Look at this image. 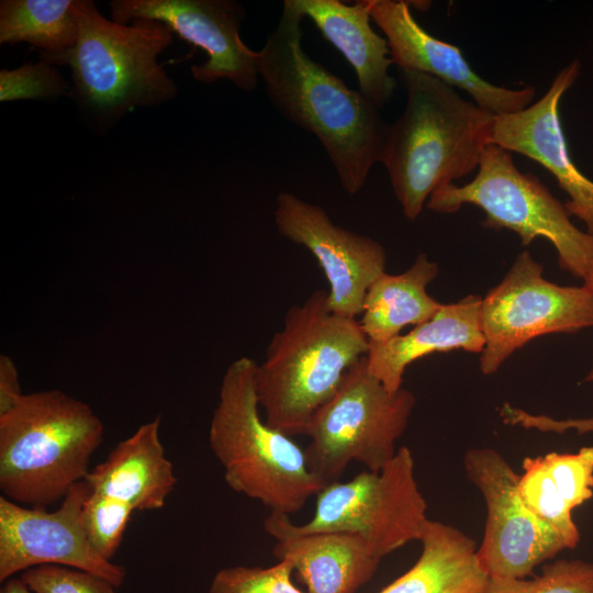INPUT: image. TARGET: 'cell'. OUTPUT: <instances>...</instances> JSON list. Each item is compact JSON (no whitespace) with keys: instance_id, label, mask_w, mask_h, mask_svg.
Here are the masks:
<instances>
[{"instance_id":"27","label":"cell","mask_w":593,"mask_h":593,"mask_svg":"<svg viewBox=\"0 0 593 593\" xmlns=\"http://www.w3.org/2000/svg\"><path fill=\"white\" fill-rule=\"evenodd\" d=\"M71 97L69 83L58 68L45 60L0 70V101L54 100Z\"/></svg>"},{"instance_id":"28","label":"cell","mask_w":593,"mask_h":593,"mask_svg":"<svg viewBox=\"0 0 593 593\" xmlns=\"http://www.w3.org/2000/svg\"><path fill=\"white\" fill-rule=\"evenodd\" d=\"M293 571L289 560H279L267 568H223L213 577L209 593H307L293 584Z\"/></svg>"},{"instance_id":"2","label":"cell","mask_w":593,"mask_h":593,"mask_svg":"<svg viewBox=\"0 0 593 593\" xmlns=\"http://www.w3.org/2000/svg\"><path fill=\"white\" fill-rule=\"evenodd\" d=\"M399 74L406 105L391 125L381 164L404 216L415 221L436 190L478 170L494 114L430 75Z\"/></svg>"},{"instance_id":"26","label":"cell","mask_w":593,"mask_h":593,"mask_svg":"<svg viewBox=\"0 0 593 593\" xmlns=\"http://www.w3.org/2000/svg\"><path fill=\"white\" fill-rule=\"evenodd\" d=\"M133 512L125 502L89 491L82 505V525L90 544L104 559L115 555Z\"/></svg>"},{"instance_id":"20","label":"cell","mask_w":593,"mask_h":593,"mask_svg":"<svg viewBox=\"0 0 593 593\" xmlns=\"http://www.w3.org/2000/svg\"><path fill=\"white\" fill-rule=\"evenodd\" d=\"M292 2L349 63L359 90L379 109L389 103L398 85L389 74L393 60L388 41L371 27L367 0L354 4L339 0Z\"/></svg>"},{"instance_id":"19","label":"cell","mask_w":593,"mask_h":593,"mask_svg":"<svg viewBox=\"0 0 593 593\" xmlns=\"http://www.w3.org/2000/svg\"><path fill=\"white\" fill-rule=\"evenodd\" d=\"M159 428L160 418L155 417L120 441L85 478L90 490L125 502L134 511L163 508L177 477Z\"/></svg>"},{"instance_id":"34","label":"cell","mask_w":593,"mask_h":593,"mask_svg":"<svg viewBox=\"0 0 593 593\" xmlns=\"http://www.w3.org/2000/svg\"><path fill=\"white\" fill-rule=\"evenodd\" d=\"M583 286L586 287V289L591 292L593 295V265L591 269L589 270L588 275L583 279Z\"/></svg>"},{"instance_id":"30","label":"cell","mask_w":593,"mask_h":593,"mask_svg":"<svg viewBox=\"0 0 593 593\" xmlns=\"http://www.w3.org/2000/svg\"><path fill=\"white\" fill-rule=\"evenodd\" d=\"M33 593H116L108 579L77 568L43 564L19 575Z\"/></svg>"},{"instance_id":"32","label":"cell","mask_w":593,"mask_h":593,"mask_svg":"<svg viewBox=\"0 0 593 593\" xmlns=\"http://www.w3.org/2000/svg\"><path fill=\"white\" fill-rule=\"evenodd\" d=\"M23 394L16 367L5 355L0 357V413L10 409Z\"/></svg>"},{"instance_id":"17","label":"cell","mask_w":593,"mask_h":593,"mask_svg":"<svg viewBox=\"0 0 593 593\" xmlns=\"http://www.w3.org/2000/svg\"><path fill=\"white\" fill-rule=\"evenodd\" d=\"M264 528L273 555L289 560L307 593H355L376 573L381 558L363 538L345 532L299 533L289 515L270 513Z\"/></svg>"},{"instance_id":"9","label":"cell","mask_w":593,"mask_h":593,"mask_svg":"<svg viewBox=\"0 0 593 593\" xmlns=\"http://www.w3.org/2000/svg\"><path fill=\"white\" fill-rule=\"evenodd\" d=\"M427 504L417 485L412 451L403 446L379 471L325 485L316 494L315 512L299 533L345 532L360 536L382 559L410 541L419 540L428 521Z\"/></svg>"},{"instance_id":"33","label":"cell","mask_w":593,"mask_h":593,"mask_svg":"<svg viewBox=\"0 0 593 593\" xmlns=\"http://www.w3.org/2000/svg\"><path fill=\"white\" fill-rule=\"evenodd\" d=\"M0 593H33L20 577L2 582Z\"/></svg>"},{"instance_id":"11","label":"cell","mask_w":593,"mask_h":593,"mask_svg":"<svg viewBox=\"0 0 593 593\" xmlns=\"http://www.w3.org/2000/svg\"><path fill=\"white\" fill-rule=\"evenodd\" d=\"M468 479L483 495L486 522L477 555L489 577L523 579L564 549L563 537L539 521L523 503L517 474L491 448H472L463 457Z\"/></svg>"},{"instance_id":"24","label":"cell","mask_w":593,"mask_h":593,"mask_svg":"<svg viewBox=\"0 0 593 593\" xmlns=\"http://www.w3.org/2000/svg\"><path fill=\"white\" fill-rule=\"evenodd\" d=\"M517 490L526 507L539 521L558 532L569 549L578 546L580 532L572 518V510L556 489L542 456L524 459Z\"/></svg>"},{"instance_id":"8","label":"cell","mask_w":593,"mask_h":593,"mask_svg":"<svg viewBox=\"0 0 593 593\" xmlns=\"http://www.w3.org/2000/svg\"><path fill=\"white\" fill-rule=\"evenodd\" d=\"M415 402L405 388L389 391L369 371L365 356L305 428L310 470L324 485L338 481L351 461L381 470L395 456Z\"/></svg>"},{"instance_id":"15","label":"cell","mask_w":593,"mask_h":593,"mask_svg":"<svg viewBox=\"0 0 593 593\" xmlns=\"http://www.w3.org/2000/svg\"><path fill=\"white\" fill-rule=\"evenodd\" d=\"M580 70V61H571L535 103L514 113L494 115L490 144L527 156L545 167L568 194L564 205L569 213L580 219L593 236V180L572 160L559 115L561 99L579 78Z\"/></svg>"},{"instance_id":"7","label":"cell","mask_w":593,"mask_h":593,"mask_svg":"<svg viewBox=\"0 0 593 593\" xmlns=\"http://www.w3.org/2000/svg\"><path fill=\"white\" fill-rule=\"evenodd\" d=\"M477 171L465 186L436 190L426 206L454 213L472 204L484 212V227L511 230L524 246L544 237L553 245L559 267L583 280L593 265V236L571 222L566 205L539 178L522 172L512 154L494 144L485 146Z\"/></svg>"},{"instance_id":"18","label":"cell","mask_w":593,"mask_h":593,"mask_svg":"<svg viewBox=\"0 0 593 593\" xmlns=\"http://www.w3.org/2000/svg\"><path fill=\"white\" fill-rule=\"evenodd\" d=\"M482 298L467 295L443 304L428 321L383 344H370L366 355L369 371L392 392L403 388V376L414 361L434 353L465 350L481 354L484 337L480 310Z\"/></svg>"},{"instance_id":"22","label":"cell","mask_w":593,"mask_h":593,"mask_svg":"<svg viewBox=\"0 0 593 593\" xmlns=\"http://www.w3.org/2000/svg\"><path fill=\"white\" fill-rule=\"evenodd\" d=\"M439 268L426 254H418L410 268L399 275L382 273L368 289L359 324L370 344H383L409 325H419L443 303L426 291Z\"/></svg>"},{"instance_id":"4","label":"cell","mask_w":593,"mask_h":593,"mask_svg":"<svg viewBox=\"0 0 593 593\" xmlns=\"http://www.w3.org/2000/svg\"><path fill=\"white\" fill-rule=\"evenodd\" d=\"M70 11L77 44L49 64L69 66L71 98L93 131L104 134L132 109L177 97V85L157 60L174 42L167 24L152 19L120 24L103 16L92 0H72Z\"/></svg>"},{"instance_id":"21","label":"cell","mask_w":593,"mask_h":593,"mask_svg":"<svg viewBox=\"0 0 593 593\" xmlns=\"http://www.w3.org/2000/svg\"><path fill=\"white\" fill-rule=\"evenodd\" d=\"M415 564L380 593H481L489 575L475 542L458 528L428 519Z\"/></svg>"},{"instance_id":"3","label":"cell","mask_w":593,"mask_h":593,"mask_svg":"<svg viewBox=\"0 0 593 593\" xmlns=\"http://www.w3.org/2000/svg\"><path fill=\"white\" fill-rule=\"evenodd\" d=\"M369 349L357 318L334 313L325 290L291 305L257 365L256 393L265 421L292 437L339 389Z\"/></svg>"},{"instance_id":"23","label":"cell","mask_w":593,"mask_h":593,"mask_svg":"<svg viewBox=\"0 0 593 593\" xmlns=\"http://www.w3.org/2000/svg\"><path fill=\"white\" fill-rule=\"evenodd\" d=\"M72 0H1L0 44L29 43L40 59L52 63L78 41Z\"/></svg>"},{"instance_id":"31","label":"cell","mask_w":593,"mask_h":593,"mask_svg":"<svg viewBox=\"0 0 593 593\" xmlns=\"http://www.w3.org/2000/svg\"><path fill=\"white\" fill-rule=\"evenodd\" d=\"M518 424L523 428L558 434L568 430H575L578 434L593 432V417L556 419L547 415L532 414L524 411L519 414Z\"/></svg>"},{"instance_id":"5","label":"cell","mask_w":593,"mask_h":593,"mask_svg":"<svg viewBox=\"0 0 593 593\" xmlns=\"http://www.w3.org/2000/svg\"><path fill=\"white\" fill-rule=\"evenodd\" d=\"M104 425L83 401L60 390L23 393L0 413V490L18 503L63 501L89 473Z\"/></svg>"},{"instance_id":"12","label":"cell","mask_w":593,"mask_h":593,"mask_svg":"<svg viewBox=\"0 0 593 593\" xmlns=\"http://www.w3.org/2000/svg\"><path fill=\"white\" fill-rule=\"evenodd\" d=\"M90 488L82 480L70 488L55 511L25 507L0 496V582L43 564L77 568L99 574L118 588L124 567L101 557L83 529L82 505Z\"/></svg>"},{"instance_id":"35","label":"cell","mask_w":593,"mask_h":593,"mask_svg":"<svg viewBox=\"0 0 593 593\" xmlns=\"http://www.w3.org/2000/svg\"><path fill=\"white\" fill-rule=\"evenodd\" d=\"M584 382H590V383H593V365L590 369V371L586 373V376L584 377Z\"/></svg>"},{"instance_id":"1","label":"cell","mask_w":593,"mask_h":593,"mask_svg":"<svg viewBox=\"0 0 593 593\" xmlns=\"http://www.w3.org/2000/svg\"><path fill=\"white\" fill-rule=\"evenodd\" d=\"M305 16L284 0L259 51V75L272 107L321 143L343 189L358 193L382 163L391 125L360 90L312 59L302 45Z\"/></svg>"},{"instance_id":"25","label":"cell","mask_w":593,"mask_h":593,"mask_svg":"<svg viewBox=\"0 0 593 593\" xmlns=\"http://www.w3.org/2000/svg\"><path fill=\"white\" fill-rule=\"evenodd\" d=\"M481 593H593V562L559 559L532 579L489 577Z\"/></svg>"},{"instance_id":"16","label":"cell","mask_w":593,"mask_h":593,"mask_svg":"<svg viewBox=\"0 0 593 593\" xmlns=\"http://www.w3.org/2000/svg\"><path fill=\"white\" fill-rule=\"evenodd\" d=\"M372 21L384 33L393 64L399 68L430 75L466 91L479 107L494 115L527 108L535 88L510 89L480 77L459 47L430 35L414 19L410 3L402 0H367Z\"/></svg>"},{"instance_id":"10","label":"cell","mask_w":593,"mask_h":593,"mask_svg":"<svg viewBox=\"0 0 593 593\" xmlns=\"http://www.w3.org/2000/svg\"><path fill=\"white\" fill-rule=\"evenodd\" d=\"M484 347L480 370L494 374L530 340L547 334L577 333L593 327V295L585 286H559L524 250L501 282L481 300Z\"/></svg>"},{"instance_id":"29","label":"cell","mask_w":593,"mask_h":593,"mask_svg":"<svg viewBox=\"0 0 593 593\" xmlns=\"http://www.w3.org/2000/svg\"><path fill=\"white\" fill-rule=\"evenodd\" d=\"M546 469L562 499L573 511L593 496V446L577 452L542 456Z\"/></svg>"},{"instance_id":"6","label":"cell","mask_w":593,"mask_h":593,"mask_svg":"<svg viewBox=\"0 0 593 593\" xmlns=\"http://www.w3.org/2000/svg\"><path fill=\"white\" fill-rule=\"evenodd\" d=\"M257 362L235 359L223 374L209 444L226 484L270 513L299 512L325 485L310 470L305 451L260 416Z\"/></svg>"},{"instance_id":"13","label":"cell","mask_w":593,"mask_h":593,"mask_svg":"<svg viewBox=\"0 0 593 593\" xmlns=\"http://www.w3.org/2000/svg\"><path fill=\"white\" fill-rule=\"evenodd\" d=\"M111 20L130 24L135 19L164 22L174 33L203 49L208 59L193 65L195 81L230 80L250 92L259 80V51L249 48L239 30L246 16L235 0H111Z\"/></svg>"},{"instance_id":"14","label":"cell","mask_w":593,"mask_h":593,"mask_svg":"<svg viewBox=\"0 0 593 593\" xmlns=\"http://www.w3.org/2000/svg\"><path fill=\"white\" fill-rule=\"evenodd\" d=\"M273 220L283 237L315 257L328 283L331 310L351 318L361 315L368 289L385 272L384 247L335 224L322 206L291 192L277 195Z\"/></svg>"}]
</instances>
